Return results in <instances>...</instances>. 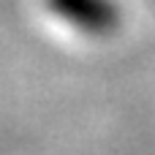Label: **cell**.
Instances as JSON below:
<instances>
[{
	"mask_svg": "<svg viewBox=\"0 0 155 155\" xmlns=\"http://www.w3.org/2000/svg\"><path fill=\"white\" fill-rule=\"evenodd\" d=\"M49 8L90 35L114 30L117 19H120L117 5L112 0H49Z\"/></svg>",
	"mask_w": 155,
	"mask_h": 155,
	"instance_id": "6da1fadb",
	"label": "cell"
}]
</instances>
